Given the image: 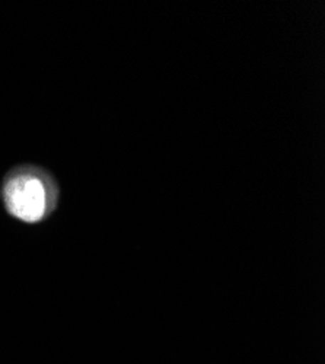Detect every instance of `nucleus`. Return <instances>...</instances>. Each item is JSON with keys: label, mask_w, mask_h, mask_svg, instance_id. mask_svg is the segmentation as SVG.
<instances>
[{"label": "nucleus", "mask_w": 325, "mask_h": 364, "mask_svg": "<svg viewBox=\"0 0 325 364\" xmlns=\"http://www.w3.org/2000/svg\"><path fill=\"white\" fill-rule=\"evenodd\" d=\"M2 198L12 218L25 223H38L55 207L57 188L43 169L21 166L5 178Z\"/></svg>", "instance_id": "f257e3e1"}]
</instances>
